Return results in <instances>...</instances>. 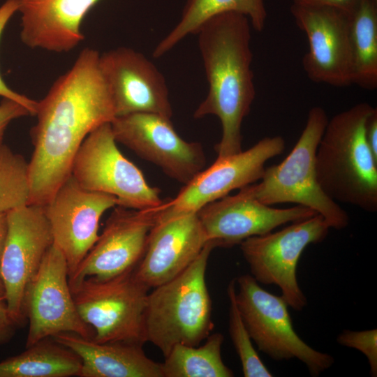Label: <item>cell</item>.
I'll list each match as a JSON object with an SVG mask.
<instances>
[{"mask_svg": "<svg viewBox=\"0 0 377 377\" xmlns=\"http://www.w3.org/2000/svg\"><path fill=\"white\" fill-rule=\"evenodd\" d=\"M16 324L10 317L5 300L0 298V343L8 341Z\"/></svg>", "mask_w": 377, "mask_h": 377, "instance_id": "31", "label": "cell"}, {"mask_svg": "<svg viewBox=\"0 0 377 377\" xmlns=\"http://www.w3.org/2000/svg\"><path fill=\"white\" fill-rule=\"evenodd\" d=\"M134 269L70 286L79 315L94 332V341L142 346L147 342L145 316L149 288L137 278Z\"/></svg>", "mask_w": 377, "mask_h": 377, "instance_id": "6", "label": "cell"}, {"mask_svg": "<svg viewBox=\"0 0 377 377\" xmlns=\"http://www.w3.org/2000/svg\"><path fill=\"white\" fill-rule=\"evenodd\" d=\"M156 220V208L135 210L117 206L96 243L68 276L69 285L87 278L109 279L133 269Z\"/></svg>", "mask_w": 377, "mask_h": 377, "instance_id": "17", "label": "cell"}, {"mask_svg": "<svg viewBox=\"0 0 377 377\" xmlns=\"http://www.w3.org/2000/svg\"><path fill=\"white\" fill-rule=\"evenodd\" d=\"M19 10V0H6L0 6V40L3 32L13 15ZM0 96L18 102L24 105L31 116H35L38 101L12 90L4 82L0 73Z\"/></svg>", "mask_w": 377, "mask_h": 377, "instance_id": "29", "label": "cell"}, {"mask_svg": "<svg viewBox=\"0 0 377 377\" xmlns=\"http://www.w3.org/2000/svg\"><path fill=\"white\" fill-rule=\"evenodd\" d=\"M31 115L22 104L10 98H3L0 102V145L8 124L17 118Z\"/></svg>", "mask_w": 377, "mask_h": 377, "instance_id": "30", "label": "cell"}, {"mask_svg": "<svg viewBox=\"0 0 377 377\" xmlns=\"http://www.w3.org/2000/svg\"><path fill=\"white\" fill-rule=\"evenodd\" d=\"M367 143L375 158L377 159V110L374 108L369 117L365 128Z\"/></svg>", "mask_w": 377, "mask_h": 377, "instance_id": "32", "label": "cell"}, {"mask_svg": "<svg viewBox=\"0 0 377 377\" xmlns=\"http://www.w3.org/2000/svg\"><path fill=\"white\" fill-rule=\"evenodd\" d=\"M214 248L208 242L186 269L148 293L145 316L147 341L164 357L177 343L196 346L211 334L212 304L206 270Z\"/></svg>", "mask_w": 377, "mask_h": 377, "instance_id": "4", "label": "cell"}, {"mask_svg": "<svg viewBox=\"0 0 377 377\" xmlns=\"http://www.w3.org/2000/svg\"><path fill=\"white\" fill-rule=\"evenodd\" d=\"M251 28L246 16L224 13L205 21L195 34L208 92L193 117L214 115L220 120L221 138L215 147L217 157L242 151V125L256 96Z\"/></svg>", "mask_w": 377, "mask_h": 377, "instance_id": "2", "label": "cell"}, {"mask_svg": "<svg viewBox=\"0 0 377 377\" xmlns=\"http://www.w3.org/2000/svg\"><path fill=\"white\" fill-rule=\"evenodd\" d=\"M7 232L6 213L0 214V298L5 300V290L1 274V265Z\"/></svg>", "mask_w": 377, "mask_h": 377, "instance_id": "34", "label": "cell"}, {"mask_svg": "<svg viewBox=\"0 0 377 377\" xmlns=\"http://www.w3.org/2000/svg\"><path fill=\"white\" fill-rule=\"evenodd\" d=\"M207 242L197 213L156 222L135 274L149 288L157 287L186 269Z\"/></svg>", "mask_w": 377, "mask_h": 377, "instance_id": "19", "label": "cell"}, {"mask_svg": "<svg viewBox=\"0 0 377 377\" xmlns=\"http://www.w3.org/2000/svg\"><path fill=\"white\" fill-rule=\"evenodd\" d=\"M328 118L325 110L313 107L294 147L284 160L265 168L259 183L251 184L256 198L263 204L295 203L321 215L330 228L349 223L346 210L321 188L316 171V154Z\"/></svg>", "mask_w": 377, "mask_h": 377, "instance_id": "5", "label": "cell"}, {"mask_svg": "<svg viewBox=\"0 0 377 377\" xmlns=\"http://www.w3.org/2000/svg\"><path fill=\"white\" fill-rule=\"evenodd\" d=\"M81 360L80 377H163L161 363L149 358L142 346L100 343L71 332L52 337Z\"/></svg>", "mask_w": 377, "mask_h": 377, "instance_id": "21", "label": "cell"}, {"mask_svg": "<svg viewBox=\"0 0 377 377\" xmlns=\"http://www.w3.org/2000/svg\"><path fill=\"white\" fill-rule=\"evenodd\" d=\"M26 348L22 353L0 362V377L78 376L80 358L52 337Z\"/></svg>", "mask_w": 377, "mask_h": 377, "instance_id": "24", "label": "cell"}, {"mask_svg": "<svg viewBox=\"0 0 377 377\" xmlns=\"http://www.w3.org/2000/svg\"><path fill=\"white\" fill-rule=\"evenodd\" d=\"M224 13L246 16L257 31H262L265 26L267 11L263 0H186L179 20L156 45L153 57L163 56L188 35L195 34L205 21Z\"/></svg>", "mask_w": 377, "mask_h": 377, "instance_id": "22", "label": "cell"}, {"mask_svg": "<svg viewBox=\"0 0 377 377\" xmlns=\"http://www.w3.org/2000/svg\"><path fill=\"white\" fill-rule=\"evenodd\" d=\"M285 147L281 136L265 137L246 151L217 157L212 165L185 184L175 198L156 208V222L196 213L232 191L256 183L262 178L266 162L281 154Z\"/></svg>", "mask_w": 377, "mask_h": 377, "instance_id": "10", "label": "cell"}, {"mask_svg": "<svg viewBox=\"0 0 377 377\" xmlns=\"http://www.w3.org/2000/svg\"><path fill=\"white\" fill-rule=\"evenodd\" d=\"M352 84L377 87V0H360L349 12Z\"/></svg>", "mask_w": 377, "mask_h": 377, "instance_id": "23", "label": "cell"}, {"mask_svg": "<svg viewBox=\"0 0 377 377\" xmlns=\"http://www.w3.org/2000/svg\"><path fill=\"white\" fill-rule=\"evenodd\" d=\"M196 213L207 242L225 248L317 214L302 205L281 209L263 204L254 196L251 184L205 205Z\"/></svg>", "mask_w": 377, "mask_h": 377, "instance_id": "16", "label": "cell"}, {"mask_svg": "<svg viewBox=\"0 0 377 377\" xmlns=\"http://www.w3.org/2000/svg\"><path fill=\"white\" fill-rule=\"evenodd\" d=\"M115 206L114 196L87 190L71 175L44 205L53 243L66 258L68 276L98 239L102 215Z\"/></svg>", "mask_w": 377, "mask_h": 377, "instance_id": "15", "label": "cell"}, {"mask_svg": "<svg viewBox=\"0 0 377 377\" xmlns=\"http://www.w3.org/2000/svg\"><path fill=\"white\" fill-rule=\"evenodd\" d=\"M374 108L360 103L328 120L316 154L318 182L334 201L377 211V159L365 138Z\"/></svg>", "mask_w": 377, "mask_h": 377, "instance_id": "3", "label": "cell"}, {"mask_svg": "<svg viewBox=\"0 0 377 377\" xmlns=\"http://www.w3.org/2000/svg\"><path fill=\"white\" fill-rule=\"evenodd\" d=\"M235 280L238 310L259 350L277 361L297 359L313 377L332 367V355L315 350L296 333L289 306L281 295L263 289L251 274H242Z\"/></svg>", "mask_w": 377, "mask_h": 377, "instance_id": "7", "label": "cell"}, {"mask_svg": "<svg viewBox=\"0 0 377 377\" xmlns=\"http://www.w3.org/2000/svg\"><path fill=\"white\" fill-rule=\"evenodd\" d=\"M29 162L6 145H0V214L28 205Z\"/></svg>", "mask_w": 377, "mask_h": 377, "instance_id": "26", "label": "cell"}, {"mask_svg": "<svg viewBox=\"0 0 377 377\" xmlns=\"http://www.w3.org/2000/svg\"><path fill=\"white\" fill-rule=\"evenodd\" d=\"M99 64L117 117L152 113L173 115L165 78L144 54L119 47L100 54Z\"/></svg>", "mask_w": 377, "mask_h": 377, "instance_id": "18", "label": "cell"}, {"mask_svg": "<svg viewBox=\"0 0 377 377\" xmlns=\"http://www.w3.org/2000/svg\"><path fill=\"white\" fill-rule=\"evenodd\" d=\"M100 53L83 49L72 67L38 101L29 162V203L44 206L71 175L74 157L87 136L116 117L99 64Z\"/></svg>", "mask_w": 377, "mask_h": 377, "instance_id": "1", "label": "cell"}, {"mask_svg": "<svg viewBox=\"0 0 377 377\" xmlns=\"http://www.w3.org/2000/svg\"><path fill=\"white\" fill-rule=\"evenodd\" d=\"M7 232L1 265L5 301L16 325L27 320V290L53 244L44 206L28 204L6 213Z\"/></svg>", "mask_w": 377, "mask_h": 377, "instance_id": "11", "label": "cell"}, {"mask_svg": "<svg viewBox=\"0 0 377 377\" xmlns=\"http://www.w3.org/2000/svg\"><path fill=\"white\" fill-rule=\"evenodd\" d=\"M29 320L26 348L63 332L93 339L94 332L81 318L68 282L66 258L53 243L47 251L25 297Z\"/></svg>", "mask_w": 377, "mask_h": 377, "instance_id": "13", "label": "cell"}, {"mask_svg": "<svg viewBox=\"0 0 377 377\" xmlns=\"http://www.w3.org/2000/svg\"><path fill=\"white\" fill-rule=\"evenodd\" d=\"M360 0H293V3L336 7L350 12Z\"/></svg>", "mask_w": 377, "mask_h": 377, "instance_id": "33", "label": "cell"}, {"mask_svg": "<svg viewBox=\"0 0 377 377\" xmlns=\"http://www.w3.org/2000/svg\"><path fill=\"white\" fill-rule=\"evenodd\" d=\"M330 228L317 214L277 232L246 239L239 245L251 275L259 283L279 287L288 306L302 311L307 300L297 282L299 259L307 246L323 242Z\"/></svg>", "mask_w": 377, "mask_h": 377, "instance_id": "9", "label": "cell"}, {"mask_svg": "<svg viewBox=\"0 0 377 377\" xmlns=\"http://www.w3.org/2000/svg\"><path fill=\"white\" fill-rule=\"evenodd\" d=\"M205 339V343L200 346L175 345L161 363L163 377L234 376L222 360L223 335L216 332Z\"/></svg>", "mask_w": 377, "mask_h": 377, "instance_id": "25", "label": "cell"}, {"mask_svg": "<svg viewBox=\"0 0 377 377\" xmlns=\"http://www.w3.org/2000/svg\"><path fill=\"white\" fill-rule=\"evenodd\" d=\"M337 342L343 346L358 350L364 355L370 367V374L377 376V330L363 331L344 330L337 337Z\"/></svg>", "mask_w": 377, "mask_h": 377, "instance_id": "28", "label": "cell"}, {"mask_svg": "<svg viewBox=\"0 0 377 377\" xmlns=\"http://www.w3.org/2000/svg\"><path fill=\"white\" fill-rule=\"evenodd\" d=\"M99 0H19L20 38L31 49L67 52L82 42V22Z\"/></svg>", "mask_w": 377, "mask_h": 377, "instance_id": "20", "label": "cell"}, {"mask_svg": "<svg viewBox=\"0 0 377 377\" xmlns=\"http://www.w3.org/2000/svg\"><path fill=\"white\" fill-rule=\"evenodd\" d=\"M111 126L117 142L184 185L205 169L206 156L201 144L182 138L170 118L134 113L115 117Z\"/></svg>", "mask_w": 377, "mask_h": 377, "instance_id": "12", "label": "cell"}, {"mask_svg": "<svg viewBox=\"0 0 377 377\" xmlns=\"http://www.w3.org/2000/svg\"><path fill=\"white\" fill-rule=\"evenodd\" d=\"M227 293L230 302L228 331L233 346L239 358L244 376H273L253 347L252 339L240 316L235 299V279L229 282Z\"/></svg>", "mask_w": 377, "mask_h": 377, "instance_id": "27", "label": "cell"}, {"mask_svg": "<svg viewBox=\"0 0 377 377\" xmlns=\"http://www.w3.org/2000/svg\"><path fill=\"white\" fill-rule=\"evenodd\" d=\"M71 175L87 190L114 196L119 207L146 210L164 202L160 190L149 185L140 170L119 151L111 123L87 136L74 157Z\"/></svg>", "mask_w": 377, "mask_h": 377, "instance_id": "8", "label": "cell"}, {"mask_svg": "<svg viewBox=\"0 0 377 377\" xmlns=\"http://www.w3.org/2000/svg\"><path fill=\"white\" fill-rule=\"evenodd\" d=\"M290 12L308 40L309 50L302 59L307 77L314 82L334 87L351 85L349 12L295 3Z\"/></svg>", "mask_w": 377, "mask_h": 377, "instance_id": "14", "label": "cell"}]
</instances>
